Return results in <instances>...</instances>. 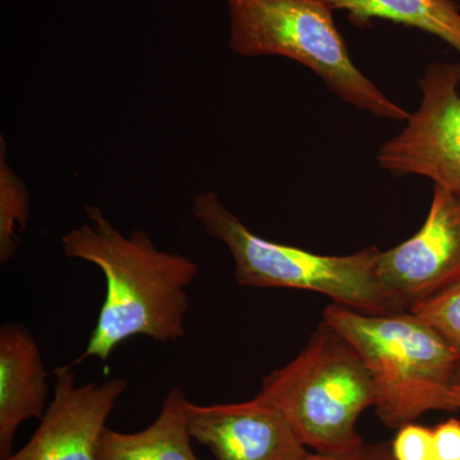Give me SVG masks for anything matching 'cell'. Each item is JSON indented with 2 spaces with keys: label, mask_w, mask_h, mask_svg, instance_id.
Listing matches in <instances>:
<instances>
[{
  "label": "cell",
  "mask_w": 460,
  "mask_h": 460,
  "mask_svg": "<svg viewBox=\"0 0 460 460\" xmlns=\"http://www.w3.org/2000/svg\"><path fill=\"white\" fill-rule=\"evenodd\" d=\"M84 210L89 224L63 235V253L99 268L107 295L89 343L72 365L87 358L107 362L118 345L136 335L160 343L183 338L189 288L198 278L199 263L159 250L144 230L123 234L98 206Z\"/></svg>",
  "instance_id": "obj_1"
},
{
  "label": "cell",
  "mask_w": 460,
  "mask_h": 460,
  "mask_svg": "<svg viewBox=\"0 0 460 460\" xmlns=\"http://www.w3.org/2000/svg\"><path fill=\"white\" fill-rule=\"evenodd\" d=\"M323 321L362 357L374 385L378 419L398 429L432 411H459L454 384L460 357L429 323L410 311L361 313L332 304Z\"/></svg>",
  "instance_id": "obj_2"
},
{
  "label": "cell",
  "mask_w": 460,
  "mask_h": 460,
  "mask_svg": "<svg viewBox=\"0 0 460 460\" xmlns=\"http://www.w3.org/2000/svg\"><path fill=\"white\" fill-rule=\"evenodd\" d=\"M256 398L277 408L314 453L353 452L366 444L357 423L375 404L371 375L326 321L292 362L263 378Z\"/></svg>",
  "instance_id": "obj_3"
},
{
  "label": "cell",
  "mask_w": 460,
  "mask_h": 460,
  "mask_svg": "<svg viewBox=\"0 0 460 460\" xmlns=\"http://www.w3.org/2000/svg\"><path fill=\"white\" fill-rule=\"evenodd\" d=\"M229 47L242 57H284L314 72L341 102L383 119L408 113L357 68L332 11L320 0H226Z\"/></svg>",
  "instance_id": "obj_4"
},
{
  "label": "cell",
  "mask_w": 460,
  "mask_h": 460,
  "mask_svg": "<svg viewBox=\"0 0 460 460\" xmlns=\"http://www.w3.org/2000/svg\"><path fill=\"white\" fill-rule=\"evenodd\" d=\"M192 215L210 237L228 248L241 287L308 290L366 314L401 311L378 280L376 247L330 256L268 241L248 229L211 190L196 196Z\"/></svg>",
  "instance_id": "obj_5"
},
{
  "label": "cell",
  "mask_w": 460,
  "mask_h": 460,
  "mask_svg": "<svg viewBox=\"0 0 460 460\" xmlns=\"http://www.w3.org/2000/svg\"><path fill=\"white\" fill-rule=\"evenodd\" d=\"M420 108L377 154L384 171L420 175L460 195V63L436 62L419 81Z\"/></svg>",
  "instance_id": "obj_6"
},
{
  "label": "cell",
  "mask_w": 460,
  "mask_h": 460,
  "mask_svg": "<svg viewBox=\"0 0 460 460\" xmlns=\"http://www.w3.org/2000/svg\"><path fill=\"white\" fill-rule=\"evenodd\" d=\"M377 277L401 311L460 280V195L434 186L425 223L407 241L380 252Z\"/></svg>",
  "instance_id": "obj_7"
},
{
  "label": "cell",
  "mask_w": 460,
  "mask_h": 460,
  "mask_svg": "<svg viewBox=\"0 0 460 460\" xmlns=\"http://www.w3.org/2000/svg\"><path fill=\"white\" fill-rule=\"evenodd\" d=\"M54 396L29 443L4 460H98L100 438L120 396L123 378L77 385L72 365L53 371Z\"/></svg>",
  "instance_id": "obj_8"
},
{
  "label": "cell",
  "mask_w": 460,
  "mask_h": 460,
  "mask_svg": "<svg viewBox=\"0 0 460 460\" xmlns=\"http://www.w3.org/2000/svg\"><path fill=\"white\" fill-rule=\"evenodd\" d=\"M190 438L217 460H305L307 447L277 408L251 399L232 404L187 402Z\"/></svg>",
  "instance_id": "obj_9"
},
{
  "label": "cell",
  "mask_w": 460,
  "mask_h": 460,
  "mask_svg": "<svg viewBox=\"0 0 460 460\" xmlns=\"http://www.w3.org/2000/svg\"><path fill=\"white\" fill-rule=\"evenodd\" d=\"M40 348L20 323L0 326V459L13 450L18 429L30 419L41 420L49 386Z\"/></svg>",
  "instance_id": "obj_10"
},
{
  "label": "cell",
  "mask_w": 460,
  "mask_h": 460,
  "mask_svg": "<svg viewBox=\"0 0 460 460\" xmlns=\"http://www.w3.org/2000/svg\"><path fill=\"white\" fill-rule=\"evenodd\" d=\"M187 402L184 393L172 387L159 416L147 429L131 434L105 429L98 460H198L190 445Z\"/></svg>",
  "instance_id": "obj_11"
},
{
  "label": "cell",
  "mask_w": 460,
  "mask_h": 460,
  "mask_svg": "<svg viewBox=\"0 0 460 460\" xmlns=\"http://www.w3.org/2000/svg\"><path fill=\"white\" fill-rule=\"evenodd\" d=\"M332 11H345L353 23L392 21L431 33L460 54V12L452 0H320Z\"/></svg>",
  "instance_id": "obj_12"
},
{
  "label": "cell",
  "mask_w": 460,
  "mask_h": 460,
  "mask_svg": "<svg viewBox=\"0 0 460 460\" xmlns=\"http://www.w3.org/2000/svg\"><path fill=\"white\" fill-rule=\"evenodd\" d=\"M30 217V193L25 181L7 162V142L0 141V263L16 255Z\"/></svg>",
  "instance_id": "obj_13"
},
{
  "label": "cell",
  "mask_w": 460,
  "mask_h": 460,
  "mask_svg": "<svg viewBox=\"0 0 460 460\" xmlns=\"http://www.w3.org/2000/svg\"><path fill=\"white\" fill-rule=\"evenodd\" d=\"M408 311L436 330L460 357V280Z\"/></svg>",
  "instance_id": "obj_14"
},
{
  "label": "cell",
  "mask_w": 460,
  "mask_h": 460,
  "mask_svg": "<svg viewBox=\"0 0 460 460\" xmlns=\"http://www.w3.org/2000/svg\"><path fill=\"white\" fill-rule=\"evenodd\" d=\"M390 447L395 460H435L434 429L407 423L398 429Z\"/></svg>",
  "instance_id": "obj_15"
},
{
  "label": "cell",
  "mask_w": 460,
  "mask_h": 460,
  "mask_svg": "<svg viewBox=\"0 0 460 460\" xmlns=\"http://www.w3.org/2000/svg\"><path fill=\"white\" fill-rule=\"evenodd\" d=\"M435 460H460V420L450 419L434 429Z\"/></svg>",
  "instance_id": "obj_16"
},
{
  "label": "cell",
  "mask_w": 460,
  "mask_h": 460,
  "mask_svg": "<svg viewBox=\"0 0 460 460\" xmlns=\"http://www.w3.org/2000/svg\"><path fill=\"white\" fill-rule=\"evenodd\" d=\"M305 460H395L390 444H365L353 452L341 454L310 453Z\"/></svg>",
  "instance_id": "obj_17"
},
{
  "label": "cell",
  "mask_w": 460,
  "mask_h": 460,
  "mask_svg": "<svg viewBox=\"0 0 460 460\" xmlns=\"http://www.w3.org/2000/svg\"><path fill=\"white\" fill-rule=\"evenodd\" d=\"M454 384H456V386L458 387V390L460 393V361H459L458 368H456V377H454Z\"/></svg>",
  "instance_id": "obj_18"
}]
</instances>
